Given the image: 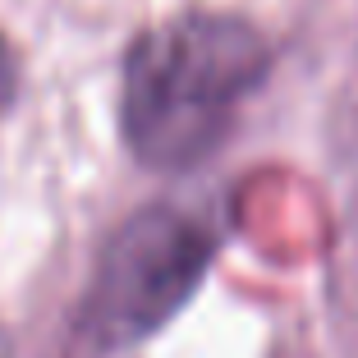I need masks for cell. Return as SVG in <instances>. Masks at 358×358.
<instances>
[{"label": "cell", "instance_id": "obj_2", "mask_svg": "<svg viewBox=\"0 0 358 358\" xmlns=\"http://www.w3.org/2000/svg\"><path fill=\"white\" fill-rule=\"evenodd\" d=\"M211 262V234L175 207L138 211L110 239L87 294V327L101 345H134L166 327L198 289Z\"/></svg>", "mask_w": 358, "mask_h": 358}, {"label": "cell", "instance_id": "obj_1", "mask_svg": "<svg viewBox=\"0 0 358 358\" xmlns=\"http://www.w3.org/2000/svg\"><path fill=\"white\" fill-rule=\"evenodd\" d=\"M271 69V42L239 14L193 10L148 28L124 55L120 129L138 161L184 170L221 148Z\"/></svg>", "mask_w": 358, "mask_h": 358}]
</instances>
